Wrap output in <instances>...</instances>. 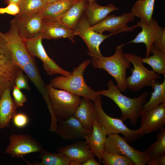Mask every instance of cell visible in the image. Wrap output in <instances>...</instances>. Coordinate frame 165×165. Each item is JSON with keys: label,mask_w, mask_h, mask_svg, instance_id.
<instances>
[{"label": "cell", "mask_w": 165, "mask_h": 165, "mask_svg": "<svg viewBox=\"0 0 165 165\" xmlns=\"http://www.w3.org/2000/svg\"><path fill=\"white\" fill-rule=\"evenodd\" d=\"M107 86L108 89L101 90L97 91L98 94L108 97L116 103L121 111L120 119L123 122L129 119L133 125H135L147 102L148 92L145 91L132 98L123 95L111 80L108 81Z\"/></svg>", "instance_id": "cell-1"}, {"label": "cell", "mask_w": 165, "mask_h": 165, "mask_svg": "<svg viewBox=\"0 0 165 165\" xmlns=\"http://www.w3.org/2000/svg\"><path fill=\"white\" fill-rule=\"evenodd\" d=\"M91 62L89 59L84 61L74 68L69 75L57 76L51 80L49 84L55 88L94 101L100 94L87 85L83 77L84 72Z\"/></svg>", "instance_id": "cell-2"}, {"label": "cell", "mask_w": 165, "mask_h": 165, "mask_svg": "<svg viewBox=\"0 0 165 165\" xmlns=\"http://www.w3.org/2000/svg\"><path fill=\"white\" fill-rule=\"evenodd\" d=\"M123 44L116 47L115 53L109 57H92L91 63L95 69H103L116 80V86L121 92H126L127 71L130 69V62L123 55Z\"/></svg>", "instance_id": "cell-3"}, {"label": "cell", "mask_w": 165, "mask_h": 165, "mask_svg": "<svg viewBox=\"0 0 165 165\" xmlns=\"http://www.w3.org/2000/svg\"><path fill=\"white\" fill-rule=\"evenodd\" d=\"M123 54L133 66V68H130L131 75L126 79L127 89L137 92L144 87L152 86L157 79L161 78L159 74L144 65L141 61L142 57L127 53Z\"/></svg>", "instance_id": "cell-4"}, {"label": "cell", "mask_w": 165, "mask_h": 165, "mask_svg": "<svg viewBox=\"0 0 165 165\" xmlns=\"http://www.w3.org/2000/svg\"><path fill=\"white\" fill-rule=\"evenodd\" d=\"M97 119L105 128L107 135L121 134L128 143H132L145 134L140 129L132 130L125 124L121 119L111 117L104 111L102 107L101 95L93 101Z\"/></svg>", "instance_id": "cell-5"}, {"label": "cell", "mask_w": 165, "mask_h": 165, "mask_svg": "<svg viewBox=\"0 0 165 165\" xmlns=\"http://www.w3.org/2000/svg\"><path fill=\"white\" fill-rule=\"evenodd\" d=\"M21 69L16 63L9 44L0 31V98L7 89H13Z\"/></svg>", "instance_id": "cell-6"}, {"label": "cell", "mask_w": 165, "mask_h": 165, "mask_svg": "<svg viewBox=\"0 0 165 165\" xmlns=\"http://www.w3.org/2000/svg\"><path fill=\"white\" fill-rule=\"evenodd\" d=\"M48 94L57 119H66L73 116L81 102L80 97L68 91L46 85Z\"/></svg>", "instance_id": "cell-7"}, {"label": "cell", "mask_w": 165, "mask_h": 165, "mask_svg": "<svg viewBox=\"0 0 165 165\" xmlns=\"http://www.w3.org/2000/svg\"><path fill=\"white\" fill-rule=\"evenodd\" d=\"M107 136L104 146V151L124 155L131 159L135 165L146 164L149 157L145 152L134 148L118 134H112Z\"/></svg>", "instance_id": "cell-8"}, {"label": "cell", "mask_w": 165, "mask_h": 165, "mask_svg": "<svg viewBox=\"0 0 165 165\" xmlns=\"http://www.w3.org/2000/svg\"><path fill=\"white\" fill-rule=\"evenodd\" d=\"M85 14L82 16L74 31L76 35L79 36L85 42L88 49L87 53L92 57L102 56L99 46L106 38L113 35H106L97 33L92 30Z\"/></svg>", "instance_id": "cell-9"}, {"label": "cell", "mask_w": 165, "mask_h": 165, "mask_svg": "<svg viewBox=\"0 0 165 165\" xmlns=\"http://www.w3.org/2000/svg\"><path fill=\"white\" fill-rule=\"evenodd\" d=\"M3 34L9 44L16 63L21 69L34 59L28 51L14 19L10 21L9 30Z\"/></svg>", "instance_id": "cell-10"}, {"label": "cell", "mask_w": 165, "mask_h": 165, "mask_svg": "<svg viewBox=\"0 0 165 165\" xmlns=\"http://www.w3.org/2000/svg\"><path fill=\"white\" fill-rule=\"evenodd\" d=\"M9 144L4 152L12 157H23L32 153H39L44 148L42 145L29 134H11Z\"/></svg>", "instance_id": "cell-11"}, {"label": "cell", "mask_w": 165, "mask_h": 165, "mask_svg": "<svg viewBox=\"0 0 165 165\" xmlns=\"http://www.w3.org/2000/svg\"><path fill=\"white\" fill-rule=\"evenodd\" d=\"M135 16L131 12L124 13L120 16L112 14L108 15L98 24L90 26L91 29L94 31L103 34L108 31L114 35L122 32L133 31L136 26L135 25L131 27L128 25L129 22L134 20Z\"/></svg>", "instance_id": "cell-12"}, {"label": "cell", "mask_w": 165, "mask_h": 165, "mask_svg": "<svg viewBox=\"0 0 165 165\" xmlns=\"http://www.w3.org/2000/svg\"><path fill=\"white\" fill-rule=\"evenodd\" d=\"M42 39L41 36H39L24 40L30 54L33 57H36L42 61L43 68L48 75L58 74L65 76L69 75L71 72L61 68L48 56L42 44Z\"/></svg>", "instance_id": "cell-13"}, {"label": "cell", "mask_w": 165, "mask_h": 165, "mask_svg": "<svg viewBox=\"0 0 165 165\" xmlns=\"http://www.w3.org/2000/svg\"><path fill=\"white\" fill-rule=\"evenodd\" d=\"M18 31L24 40L41 36L43 20L39 13L14 19Z\"/></svg>", "instance_id": "cell-14"}, {"label": "cell", "mask_w": 165, "mask_h": 165, "mask_svg": "<svg viewBox=\"0 0 165 165\" xmlns=\"http://www.w3.org/2000/svg\"><path fill=\"white\" fill-rule=\"evenodd\" d=\"M92 130L84 128L79 121L73 116L65 119H57V126L54 132L62 139L75 140L84 138Z\"/></svg>", "instance_id": "cell-15"}, {"label": "cell", "mask_w": 165, "mask_h": 165, "mask_svg": "<svg viewBox=\"0 0 165 165\" xmlns=\"http://www.w3.org/2000/svg\"><path fill=\"white\" fill-rule=\"evenodd\" d=\"M135 25L136 27H141L142 29L141 31L134 39L124 44L125 46L130 43L145 44L146 49V57H148L150 56V50L153 45L154 42L160 35L164 28L160 27L155 18H152L148 24L140 20Z\"/></svg>", "instance_id": "cell-16"}, {"label": "cell", "mask_w": 165, "mask_h": 165, "mask_svg": "<svg viewBox=\"0 0 165 165\" xmlns=\"http://www.w3.org/2000/svg\"><path fill=\"white\" fill-rule=\"evenodd\" d=\"M140 117V128L145 134L163 128L165 124V103L148 110H143Z\"/></svg>", "instance_id": "cell-17"}, {"label": "cell", "mask_w": 165, "mask_h": 165, "mask_svg": "<svg viewBox=\"0 0 165 165\" xmlns=\"http://www.w3.org/2000/svg\"><path fill=\"white\" fill-rule=\"evenodd\" d=\"M43 20L41 36L42 39H47L67 38L74 43L76 35L72 30L58 20Z\"/></svg>", "instance_id": "cell-18"}, {"label": "cell", "mask_w": 165, "mask_h": 165, "mask_svg": "<svg viewBox=\"0 0 165 165\" xmlns=\"http://www.w3.org/2000/svg\"><path fill=\"white\" fill-rule=\"evenodd\" d=\"M107 136L104 127L97 119L94 120L90 133L85 139L86 144L98 159L101 160L104 146Z\"/></svg>", "instance_id": "cell-19"}, {"label": "cell", "mask_w": 165, "mask_h": 165, "mask_svg": "<svg viewBox=\"0 0 165 165\" xmlns=\"http://www.w3.org/2000/svg\"><path fill=\"white\" fill-rule=\"evenodd\" d=\"M57 151L58 152L67 156L70 160L78 162L79 165H82L90 157L95 156L85 141L60 147Z\"/></svg>", "instance_id": "cell-20"}, {"label": "cell", "mask_w": 165, "mask_h": 165, "mask_svg": "<svg viewBox=\"0 0 165 165\" xmlns=\"http://www.w3.org/2000/svg\"><path fill=\"white\" fill-rule=\"evenodd\" d=\"M73 116L79 121L84 128L92 130L93 121L97 119L94 103L89 99L83 97Z\"/></svg>", "instance_id": "cell-21"}, {"label": "cell", "mask_w": 165, "mask_h": 165, "mask_svg": "<svg viewBox=\"0 0 165 165\" xmlns=\"http://www.w3.org/2000/svg\"><path fill=\"white\" fill-rule=\"evenodd\" d=\"M11 88L6 89L0 98V129L6 128L16 113V106L11 95Z\"/></svg>", "instance_id": "cell-22"}, {"label": "cell", "mask_w": 165, "mask_h": 165, "mask_svg": "<svg viewBox=\"0 0 165 165\" xmlns=\"http://www.w3.org/2000/svg\"><path fill=\"white\" fill-rule=\"evenodd\" d=\"M78 0H57L48 4L39 13L43 20L60 21L67 11Z\"/></svg>", "instance_id": "cell-23"}, {"label": "cell", "mask_w": 165, "mask_h": 165, "mask_svg": "<svg viewBox=\"0 0 165 165\" xmlns=\"http://www.w3.org/2000/svg\"><path fill=\"white\" fill-rule=\"evenodd\" d=\"M118 9L119 8L112 3L103 6L98 5L96 1H93L87 2L84 12L91 26L102 20L111 12Z\"/></svg>", "instance_id": "cell-24"}, {"label": "cell", "mask_w": 165, "mask_h": 165, "mask_svg": "<svg viewBox=\"0 0 165 165\" xmlns=\"http://www.w3.org/2000/svg\"><path fill=\"white\" fill-rule=\"evenodd\" d=\"M36 86L44 99L48 107L51 106V103L48 94L46 85L40 75L35 59L28 62L21 68Z\"/></svg>", "instance_id": "cell-25"}, {"label": "cell", "mask_w": 165, "mask_h": 165, "mask_svg": "<svg viewBox=\"0 0 165 165\" xmlns=\"http://www.w3.org/2000/svg\"><path fill=\"white\" fill-rule=\"evenodd\" d=\"M87 4L86 0H78L67 11L60 21L74 30L85 10Z\"/></svg>", "instance_id": "cell-26"}, {"label": "cell", "mask_w": 165, "mask_h": 165, "mask_svg": "<svg viewBox=\"0 0 165 165\" xmlns=\"http://www.w3.org/2000/svg\"><path fill=\"white\" fill-rule=\"evenodd\" d=\"M38 158L41 162L34 161L33 163L25 160L29 165H77L76 162L70 160L66 155L58 152L52 153L44 149L39 153Z\"/></svg>", "instance_id": "cell-27"}, {"label": "cell", "mask_w": 165, "mask_h": 165, "mask_svg": "<svg viewBox=\"0 0 165 165\" xmlns=\"http://www.w3.org/2000/svg\"><path fill=\"white\" fill-rule=\"evenodd\" d=\"M155 0H138L134 3L131 12L140 20L149 23L152 19Z\"/></svg>", "instance_id": "cell-28"}, {"label": "cell", "mask_w": 165, "mask_h": 165, "mask_svg": "<svg viewBox=\"0 0 165 165\" xmlns=\"http://www.w3.org/2000/svg\"><path fill=\"white\" fill-rule=\"evenodd\" d=\"M151 53L153 55L145 58L142 57V62L149 65L158 74H162L165 77V53L156 49L154 45L151 48Z\"/></svg>", "instance_id": "cell-29"}, {"label": "cell", "mask_w": 165, "mask_h": 165, "mask_svg": "<svg viewBox=\"0 0 165 165\" xmlns=\"http://www.w3.org/2000/svg\"><path fill=\"white\" fill-rule=\"evenodd\" d=\"M153 89L150 99L144 105L143 110H148L165 103V77L163 82L156 81L152 86Z\"/></svg>", "instance_id": "cell-30"}, {"label": "cell", "mask_w": 165, "mask_h": 165, "mask_svg": "<svg viewBox=\"0 0 165 165\" xmlns=\"http://www.w3.org/2000/svg\"><path fill=\"white\" fill-rule=\"evenodd\" d=\"M48 4L42 0H22L19 5V13L24 17L40 12Z\"/></svg>", "instance_id": "cell-31"}, {"label": "cell", "mask_w": 165, "mask_h": 165, "mask_svg": "<svg viewBox=\"0 0 165 165\" xmlns=\"http://www.w3.org/2000/svg\"><path fill=\"white\" fill-rule=\"evenodd\" d=\"M157 139L151 144L144 152L148 155L149 158L165 153V128L159 130L156 136Z\"/></svg>", "instance_id": "cell-32"}, {"label": "cell", "mask_w": 165, "mask_h": 165, "mask_svg": "<svg viewBox=\"0 0 165 165\" xmlns=\"http://www.w3.org/2000/svg\"><path fill=\"white\" fill-rule=\"evenodd\" d=\"M101 160L105 165H135L131 159L124 155L104 151Z\"/></svg>", "instance_id": "cell-33"}, {"label": "cell", "mask_w": 165, "mask_h": 165, "mask_svg": "<svg viewBox=\"0 0 165 165\" xmlns=\"http://www.w3.org/2000/svg\"><path fill=\"white\" fill-rule=\"evenodd\" d=\"M13 89V100L16 106L17 107L23 106L27 101L26 96L15 84Z\"/></svg>", "instance_id": "cell-34"}, {"label": "cell", "mask_w": 165, "mask_h": 165, "mask_svg": "<svg viewBox=\"0 0 165 165\" xmlns=\"http://www.w3.org/2000/svg\"><path fill=\"white\" fill-rule=\"evenodd\" d=\"M14 125L19 128L25 127L28 124L29 121L28 117L25 114L20 112L16 113L12 119Z\"/></svg>", "instance_id": "cell-35"}, {"label": "cell", "mask_w": 165, "mask_h": 165, "mask_svg": "<svg viewBox=\"0 0 165 165\" xmlns=\"http://www.w3.org/2000/svg\"><path fill=\"white\" fill-rule=\"evenodd\" d=\"M15 85L20 90L24 89L28 90H30L27 79L22 70L19 73L16 78Z\"/></svg>", "instance_id": "cell-36"}, {"label": "cell", "mask_w": 165, "mask_h": 165, "mask_svg": "<svg viewBox=\"0 0 165 165\" xmlns=\"http://www.w3.org/2000/svg\"><path fill=\"white\" fill-rule=\"evenodd\" d=\"M20 9L18 5L14 3H10L5 7L0 8V14H7L16 16L19 13Z\"/></svg>", "instance_id": "cell-37"}, {"label": "cell", "mask_w": 165, "mask_h": 165, "mask_svg": "<svg viewBox=\"0 0 165 165\" xmlns=\"http://www.w3.org/2000/svg\"><path fill=\"white\" fill-rule=\"evenodd\" d=\"M153 45L157 49L165 53V28L154 42Z\"/></svg>", "instance_id": "cell-38"}, {"label": "cell", "mask_w": 165, "mask_h": 165, "mask_svg": "<svg viewBox=\"0 0 165 165\" xmlns=\"http://www.w3.org/2000/svg\"><path fill=\"white\" fill-rule=\"evenodd\" d=\"M146 164L148 165H165V153L149 158Z\"/></svg>", "instance_id": "cell-39"}, {"label": "cell", "mask_w": 165, "mask_h": 165, "mask_svg": "<svg viewBox=\"0 0 165 165\" xmlns=\"http://www.w3.org/2000/svg\"><path fill=\"white\" fill-rule=\"evenodd\" d=\"M100 163L95 159L94 157H92L88 159L83 163L82 165H100Z\"/></svg>", "instance_id": "cell-40"}, {"label": "cell", "mask_w": 165, "mask_h": 165, "mask_svg": "<svg viewBox=\"0 0 165 165\" xmlns=\"http://www.w3.org/2000/svg\"><path fill=\"white\" fill-rule=\"evenodd\" d=\"M22 0H4V2L7 5L10 3H14L19 5Z\"/></svg>", "instance_id": "cell-41"}, {"label": "cell", "mask_w": 165, "mask_h": 165, "mask_svg": "<svg viewBox=\"0 0 165 165\" xmlns=\"http://www.w3.org/2000/svg\"><path fill=\"white\" fill-rule=\"evenodd\" d=\"M47 4H49L57 0H42Z\"/></svg>", "instance_id": "cell-42"}, {"label": "cell", "mask_w": 165, "mask_h": 165, "mask_svg": "<svg viewBox=\"0 0 165 165\" xmlns=\"http://www.w3.org/2000/svg\"><path fill=\"white\" fill-rule=\"evenodd\" d=\"M96 0H86L87 2H89L93 1H96Z\"/></svg>", "instance_id": "cell-43"}]
</instances>
